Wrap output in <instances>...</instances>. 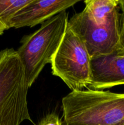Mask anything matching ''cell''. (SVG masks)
Wrapping results in <instances>:
<instances>
[{"label": "cell", "instance_id": "cell-7", "mask_svg": "<svg viewBox=\"0 0 124 125\" xmlns=\"http://www.w3.org/2000/svg\"><path fill=\"white\" fill-rule=\"evenodd\" d=\"M79 1L80 0H31L15 15L11 21L10 27L18 29L42 24Z\"/></svg>", "mask_w": 124, "mask_h": 125}, {"label": "cell", "instance_id": "cell-3", "mask_svg": "<svg viewBox=\"0 0 124 125\" xmlns=\"http://www.w3.org/2000/svg\"><path fill=\"white\" fill-rule=\"evenodd\" d=\"M68 13L63 11L41 24V27L22 38L17 50L23 65L29 88L47 63H51L68 24Z\"/></svg>", "mask_w": 124, "mask_h": 125}, {"label": "cell", "instance_id": "cell-8", "mask_svg": "<svg viewBox=\"0 0 124 125\" xmlns=\"http://www.w3.org/2000/svg\"><path fill=\"white\" fill-rule=\"evenodd\" d=\"M84 10L97 24H105L120 13L119 0H86Z\"/></svg>", "mask_w": 124, "mask_h": 125}, {"label": "cell", "instance_id": "cell-5", "mask_svg": "<svg viewBox=\"0 0 124 125\" xmlns=\"http://www.w3.org/2000/svg\"><path fill=\"white\" fill-rule=\"evenodd\" d=\"M121 13L105 24H97L84 10L68 20V26L82 40L91 58L113 52L120 48Z\"/></svg>", "mask_w": 124, "mask_h": 125}, {"label": "cell", "instance_id": "cell-9", "mask_svg": "<svg viewBox=\"0 0 124 125\" xmlns=\"http://www.w3.org/2000/svg\"><path fill=\"white\" fill-rule=\"evenodd\" d=\"M31 0L0 1V35L10 29V23L15 15Z\"/></svg>", "mask_w": 124, "mask_h": 125}, {"label": "cell", "instance_id": "cell-12", "mask_svg": "<svg viewBox=\"0 0 124 125\" xmlns=\"http://www.w3.org/2000/svg\"><path fill=\"white\" fill-rule=\"evenodd\" d=\"M119 125H124V119L120 123H119Z\"/></svg>", "mask_w": 124, "mask_h": 125}, {"label": "cell", "instance_id": "cell-11", "mask_svg": "<svg viewBox=\"0 0 124 125\" xmlns=\"http://www.w3.org/2000/svg\"><path fill=\"white\" fill-rule=\"evenodd\" d=\"M119 6L122 10L120 29V46L124 50V0H119Z\"/></svg>", "mask_w": 124, "mask_h": 125}, {"label": "cell", "instance_id": "cell-4", "mask_svg": "<svg viewBox=\"0 0 124 125\" xmlns=\"http://www.w3.org/2000/svg\"><path fill=\"white\" fill-rule=\"evenodd\" d=\"M51 64L52 74L60 78L72 91L88 89L91 57L82 40L68 26Z\"/></svg>", "mask_w": 124, "mask_h": 125}, {"label": "cell", "instance_id": "cell-2", "mask_svg": "<svg viewBox=\"0 0 124 125\" xmlns=\"http://www.w3.org/2000/svg\"><path fill=\"white\" fill-rule=\"evenodd\" d=\"M29 89L17 51L13 48L0 51V125L32 122L27 106Z\"/></svg>", "mask_w": 124, "mask_h": 125}, {"label": "cell", "instance_id": "cell-6", "mask_svg": "<svg viewBox=\"0 0 124 125\" xmlns=\"http://www.w3.org/2000/svg\"><path fill=\"white\" fill-rule=\"evenodd\" d=\"M124 84V50L91 58V84L88 89L103 90Z\"/></svg>", "mask_w": 124, "mask_h": 125}, {"label": "cell", "instance_id": "cell-10", "mask_svg": "<svg viewBox=\"0 0 124 125\" xmlns=\"http://www.w3.org/2000/svg\"><path fill=\"white\" fill-rule=\"evenodd\" d=\"M38 125H63L59 116L56 113L48 114L41 119Z\"/></svg>", "mask_w": 124, "mask_h": 125}, {"label": "cell", "instance_id": "cell-1", "mask_svg": "<svg viewBox=\"0 0 124 125\" xmlns=\"http://www.w3.org/2000/svg\"><path fill=\"white\" fill-rule=\"evenodd\" d=\"M64 125H119L124 119V94L72 91L62 99Z\"/></svg>", "mask_w": 124, "mask_h": 125}]
</instances>
